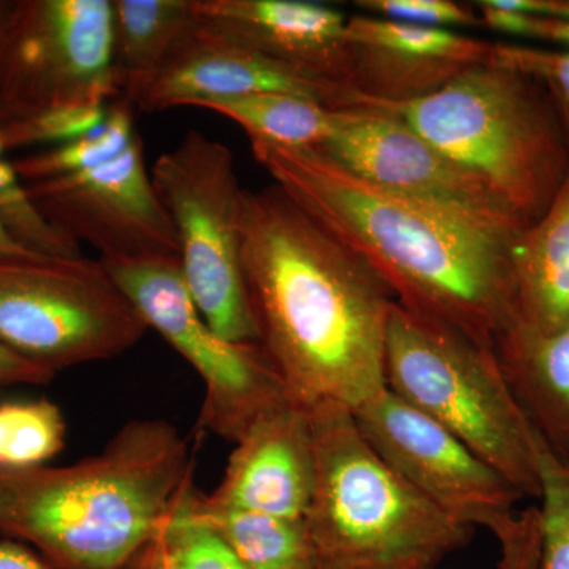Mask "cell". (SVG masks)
<instances>
[{"instance_id":"obj_1","label":"cell","mask_w":569,"mask_h":569,"mask_svg":"<svg viewBox=\"0 0 569 569\" xmlns=\"http://www.w3.org/2000/svg\"><path fill=\"white\" fill-rule=\"evenodd\" d=\"M241 261L258 343L306 408L356 410L387 389L396 299L383 280L276 183L244 190Z\"/></svg>"},{"instance_id":"obj_2","label":"cell","mask_w":569,"mask_h":569,"mask_svg":"<svg viewBox=\"0 0 569 569\" xmlns=\"http://www.w3.org/2000/svg\"><path fill=\"white\" fill-rule=\"evenodd\" d=\"M250 144L276 186L369 264L397 305L496 351L516 321L518 234L388 192L317 149Z\"/></svg>"},{"instance_id":"obj_3","label":"cell","mask_w":569,"mask_h":569,"mask_svg":"<svg viewBox=\"0 0 569 569\" xmlns=\"http://www.w3.org/2000/svg\"><path fill=\"white\" fill-rule=\"evenodd\" d=\"M189 441L163 419L127 422L70 466L0 468V535L50 569H129L192 488Z\"/></svg>"},{"instance_id":"obj_4","label":"cell","mask_w":569,"mask_h":569,"mask_svg":"<svg viewBox=\"0 0 569 569\" xmlns=\"http://www.w3.org/2000/svg\"><path fill=\"white\" fill-rule=\"evenodd\" d=\"M395 112L438 151L488 183L530 227L569 176V140L545 89L493 62L479 63L438 91L407 103H367Z\"/></svg>"},{"instance_id":"obj_5","label":"cell","mask_w":569,"mask_h":569,"mask_svg":"<svg viewBox=\"0 0 569 569\" xmlns=\"http://www.w3.org/2000/svg\"><path fill=\"white\" fill-rule=\"evenodd\" d=\"M316 482L306 523L321 569H436L470 530L396 473L337 403L307 408Z\"/></svg>"},{"instance_id":"obj_6","label":"cell","mask_w":569,"mask_h":569,"mask_svg":"<svg viewBox=\"0 0 569 569\" xmlns=\"http://www.w3.org/2000/svg\"><path fill=\"white\" fill-rule=\"evenodd\" d=\"M385 380L389 391L455 433L520 496L539 498L537 430L496 351L395 302Z\"/></svg>"},{"instance_id":"obj_7","label":"cell","mask_w":569,"mask_h":569,"mask_svg":"<svg viewBox=\"0 0 569 569\" xmlns=\"http://www.w3.org/2000/svg\"><path fill=\"white\" fill-rule=\"evenodd\" d=\"M151 179L173 223L183 280L201 317L224 339L258 343L242 272L244 189L233 152L190 130L157 159Z\"/></svg>"},{"instance_id":"obj_8","label":"cell","mask_w":569,"mask_h":569,"mask_svg":"<svg viewBox=\"0 0 569 569\" xmlns=\"http://www.w3.org/2000/svg\"><path fill=\"white\" fill-rule=\"evenodd\" d=\"M148 329L102 260H0V346L32 365L107 361Z\"/></svg>"},{"instance_id":"obj_9","label":"cell","mask_w":569,"mask_h":569,"mask_svg":"<svg viewBox=\"0 0 569 569\" xmlns=\"http://www.w3.org/2000/svg\"><path fill=\"white\" fill-rule=\"evenodd\" d=\"M112 0H0V126L119 99Z\"/></svg>"},{"instance_id":"obj_10","label":"cell","mask_w":569,"mask_h":569,"mask_svg":"<svg viewBox=\"0 0 569 569\" xmlns=\"http://www.w3.org/2000/svg\"><path fill=\"white\" fill-rule=\"evenodd\" d=\"M103 264L148 328L159 332L203 381L201 429L238 443L261 415L290 399L260 343L233 342L206 323L183 280L179 258Z\"/></svg>"},{"instance_id":"obj_11","label":"cell","mask_w":569,"mask_h":569,"mask_svg":"<svg viewBox=\"0 0 569 569\" xmlns=\"http://www.w3.org/2000/svg\"><path fill=\"white\" fill-rule=\"evenodd\" d=\"M316 149L388 192L501 233L519 234L527 228L488 183L452 162L402 118L383 108H342L335 132Z\"/></svg>"},{"instance_id":"obj_12","label":"cell","mask_w":569,"mask_h":569,"mask_svg":"<svg viewBox=\"0 0 569 569\" xmlns=\"http://www.w3.org/2000/svg\"><path fill=\"white\" fill-rule=\"evenodd\" d=\"M367 443L433 507L467 529H497L520 493L436 419L389 389L353 410Z\"/></svg>"},{"instance_id":"obj_13","label":"cell","mask_w":569,"mask_h":569,"mask_svg":"<svg viewBox=\"0 0 569 569\" xmlns=\"http://www.w3.org/2000/svg\"><path fill=\"white\" fill-rule=\"evenodd\" d=\"M24 186L52 224L99 250L100 260L179 258L173 223L146 170L141 137L102 167Z\"/></svg>"},{"instance_id":"obj_14","label":"cell","mask_w":569,"mask_h":569,"mask_svg":"<svg viewBox=\"0 0 569 569\" xmlns=\"http://www.w3.org/2000/svg\"><path fill=\"white\" fill-rule=\"evenodd\" d=\"M204 24L269 61L358 104L350 86L346 14L305 0H192Z\"/></svg>"},{"instance_id":"obj_15","label":"cell","mask_w":569,"mask_h":569,"mask_svg":"<svg viewBox=\"0 0 569 569\" xmlns=\"http://www.w3.org/2000/svg\"><path fill=\"white\" fill-rule=\"evenodd\" d=\"M350 86L358 104L407 103L490 61L492 43L451 29L378 17L347 20ZM356 104V107H358Z\"/></svg>"},{"instance_id":"obj_16","label":"cell","mask_w":569,"mask_h":569,"mask_svg":"<svg viewBox=\"0 0 569 569\" xmlns=\"http://www.w3.org/2000/svg\"><path fill=\"white\" fill-rule=\"evenodd\" d=\"M234 445L222 481L206 498L219 507L305 519L316 482L309 410L290 397L261 415Z\"/></svg>"},{"instance_id":"obj_17","label":"cell","mask_w":569,"mask_h":569,"mask_svg":"<svg viewBox=\"0 0 569 569\" xmlns=\"http://www.w3.org/2000/svg\"><path fill=\"white\" fill-rule=\"evenodd\" d=\"M258 92L291 93L317 100L332 110L343 108L335 93L269 61L198 18L197 28L176 47L137 110L163 111L190 107L197 100Z\"/></svg>"},{"instance_id":"obj_18","label":"cell","mask_w":569,"mask_h":569,"mask_svg":"<svg viewBox=\"0 0 569 569\" xmlns=\"http://www.w3.org/2000/svg\"><path fill=\"white\" fill-rule=\"evenodd\" d=\"M496 355L531 426L569 463V328L539 332L512 325L498 337Z\"/></svg>"},{"instance_id":"obj_19","label":"cell","mask_w":569,"mask_h":569,"mask_svg":"<svg viewBox=\"0 0 569 569\" xmlns=\"http://www.w3.org/2000/svg\"><path fill=\"white\" fill-rule=\"evenodd\" d=\"M515 325L539 332L569 328V176L541 219L511 247Z\"/></svg>"},{"instance_id":"obj_20","label":"cell","mask_w":569,"mask_h":569,"mask_svg":"<svg viewBox=\"0 0 569 569\" xmlns=\"http://www.w3.org/2000/svg\"><path fill=\"white\" fill-rule=\"evenodd\" d=\"M112 80L137 110L176 47L197 28L192 0H112Z\"/></svg>"},{"instance_id":"obj_21","label":"cell","mask_w":569,"mask_h":569,"mask_svg":"<svg viewBox=\"0 0 569 569\" xmlns=\"http://www.w3.org/2000/svg\"><path fill=\"white\" fill-rule=\"evenodd\" d=\"M189 503L247 569H321L306 519L219 507L194 488Z\"/></svg>"},{"instance_id":"obj_22","label":"cell","mask_w":569,"mask_h":569,"mask_svg":"<svg viewBox=\"0 0 569 569\" xmlns=\"http://www.w3.org/2000/svg\"><path fill=\"white\" fill-rule=\"evenodd\" d=\"M219 112L241 126L250 141L316 149L335 132L339 110L291 93L258 92L190 104Z\"/></svg>"},{"instance_id":"obj_23","label":"cell","mask_w":569,"mask_h":569,"mask_svg":"<svg viewBox=\"0 0 569 569\" xmlns=\"http://www.w3.org/2000/svg\"><path fill=\"white\" fill-rule=\"evenodd\" d=\"M133 112L134 108L126 100H114L108 108L107 119L92 132L13 160L18 178L24 183L48 181L111 162L140 137L134 129Z\"/></svg>"},{"instance_id":"obj_24","label":"cell","mask_w":569,"mask_h":569,"mask_svg":"<svg viewBox=\"0 0 569 569\" xmlns=\"http://www.w3.org/2000/svg\"><path fill=\"white\" fill-rule=\"evenodd\" d=\"M62 411L48 399L0 403V468L47 466L66 447Z\"/></svg>"},{"instance_id":"obj_25","label":"cell","mask_w":569,"mask_h":569,"mask_svg":"<svg viewBox=\"0 0 569 569\" xmlns=\"http://www.w3.org/2000/svg\"><path fill=\"white\" fill-rule=\"evenodd\" d=\"M0 223L29 252L50 260L81 258V244L52 224L29 197L13 163L0 159Z\"/></svg>"},{"instance_id":"obj_26","label":"cell","mask_w":569,"mask_h":569,"mask_svg":"<svg viewBox=\"0 0 569 569\" xmlns=\"http://www.w3.org/2000/svg\"><path fill=\"white\" fill-rule=\"evenodd\" d=\"M192 488L160 531L164 569H247L222 537L194 515L189 503Z\"/></svg>"},{"instance_id":"obj_27","label":"cell","mask_w":569,"mask_h":569,"mask_svg":"<svg viewBox=\"0 0 569 569\" xmlns=\"http://www.w3.org/2000/svg\"><path fill=\"white\" fill-rule=\"evenodd\" d=\"M541 486L538 569H569V463L557 458L537 432Z\"/></svg>"},{"instance_id":"obj_28","label":"cell","mask_w":569,"mask_h":569,"mask_svg":"<svg viewBox=\"0 0 569 569\" xmlns=\"http://www.w3.org/2000/svg\"><path fill=\"white\" fill-rule=\"evenodd\" d=\"M108 104H77L59 108L33 116L24 121L3 123V142L10 149L31 148V146H59L77 140L82 134L92 132L107 119Z\"/></svg>"},{"instance_id":"obj_29","label":"cell","mask_w":569,"mask_h":569,"mask_svg":"<svg viewBox=\"0 0 569 569\" xmlns=\"http://www.w3.org/2000/svg\"><path fill=\"white\" fill-rule=\"evenodd\" d=\"M490 62L537 81L552 100L569 140V51L522 43H492Z\"/></svg>"},{"instance_id":"obj_30","label":"cell","mask_w":569,"mask_h":569,"mask_svg":"<svg viewBox=\"0 0 569 569\" xmlns=\"http://www.w3.org/2000/svg\"><path fill=\"white\" fill-rule=\"evenodd\" d=\"M372 17L426 28H482L475 7L452 0H358Z\"/></svg>"},{"instance_id":"obj_31","label":"cell","mask_w":569,"mask_h":569,"mask_svg":"<svg viewBox=\"0 0 569 569\" xmlns=\"http://www.w3.org/2000/svg\"><path fill=\"white\" fill-rule=\"evenodd\" d=\"M477 10L482 28L519 39L560 44L569 51V21L508 9L500 0H481L477 2Z\"/></svg>"},{"instance_id":"obj_32","label":"cell","mask_w":569,"mask_h":569,"mask_svg":"<svg viewBox=\"0 0 569 569\" xmlns=\"http://www.w3.org/2000/svg\"><path fill=\"white\" fill-rule=\"evenodd\" d=\"M492 533L501 549L500 569H538L541 541L538 507L512 512Z\"/></svg>"},{"instance_id":"obj_33","label":"cell","mask_w":569,"mask_h":569,"mask_svg":"<svg viewBox=\"0 0 569 569\" xmlns=\"http://www.w3.org/2000/svg\"><path fill=\"white\" fill-rule=\"evenodd\" d=\"M56 373L26 361L0 346V389L10 387H41L51 383Z\"/></svg>"},{"instance_id":"obj_34","label":"cell","mask_w":569,"mask_h":569,"mask_svg":"<svg viewBox=\"0 0 569 569\" xmlns=\"http://www.w3.org/2000/svg\"><path fill=\"white\" fill-rule=\"evenodd\" d=\"M0 569H50L43 560L22 542L0 541Z\"/></svg>"},{"instance_id":"obj_35","label":"cell","mask_w":569,"mask_h":569,"mask_svg":"<svg viewBox=\"0 0 569 569\" xmlns=\"http://www.w3.org/2000/svg\"><path fill=\"white\" fill-rule=\"evenodd\" d=\"M500 3L523 13L569 21V0H500Z\"/></svg>"},{"instance_id":"obj_36","label":"cell","mask_w":569,"mask_h":569,"mask_svg":"<svg viewBox=\"0 0 569 569\" xmlns=\"http://www.w3.org/2000/svg\"><path fill=\"white\" fill-rule=\"evenodd\" d=\"M0 260H41V257H37L26 250L24 247L18 244L6 228L0 223ZM50 260V258H47Z\"/></svg>"},{"instance_id":"obj_37","label":"cell","mask_w":569,"mask_h":569,"mask_svg":"<svg viewBox=\"0 0 569 569\" xmlns=\"http://www.w3.org/2000/svg\"><path fill=\"white\" fill-rule=\"evenodd\" d=\"M129 569H164L162 545H160V535L151 545L142 550L141 556L130 565Z\"/></svg>"},{"instance_id":"obj_38","label":"cell","mask_w":569,"mask_h":569,"mask_svg":"<svg viewBox=\"0 0 569 569\" xmlns=\"http://www.w3.org/2000/svg\"><path fill=\"white\" fill-rule=\"evenodd\" d=\"M6 151V142H3L2 130H0V159H3V152Z\"/></svg>"}]
</instances>
